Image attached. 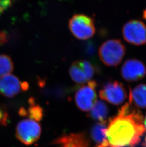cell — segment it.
Masks as SVG:
<instances>
[{
	"instance_id": "6da1fadb",
	"label": "cell",
	"mask_w": 146,
	"mask_h": 147,
	"mask_svg": "<svg viewBox=\"0 0 146 147\" xmlns=\"http://www.w3.org/2000/svg\"><path fill=\"white\" fill-rule=\"evenodd\" d=\"M141 112L126 103L110 119L106 135L110 147H134L145 132Z\"/></svg>"
},
{
	"instance_id": "7a4b0ae2",
	"label": "cell",
	"mask_w": 146,
	"mask_h": 147,
	"mask_svg": "<svg viewBox=\"0 0 146 147\" xmlns=\"http://www.w3.org/2000/svg\"><path fill=\"white\" fill-rule=\"evenodd\" d=\"M126 48L118 39L109 40L102 43L99 50L100 59L103 64L110 67L120 64L125 55Z\"/></svg>"
},
{
	"instance_id": "3957f363",
	"label": "cell",
	"mask_w": 146,
	"mask_h": 147,
	"mask_svg": "<svg viewBox=\"0 0 146 147\" xmlns=\"http://www.w3.org/2000/svg\"><path fill=\"white\" fill-rule=\"evenodd\" d=\"M69 27L73 35L81 40L90 39L95 34L94 20L84 14L74 15L69 20Z\"/></svg>"
},
{
	"instance_id": "277c9868",
	"label": "cell",
	"mask_w": 146,
	"mask_h": 147,
	"mask_svg": "<svg viewBox=\"0 0 146 147\" xmlns=\"http://www.w3.org/2000/svg\"><path fill=\"white\" fill-rule=\"evenodd\" d=\"M41 132V127L37 121L25 119L19 121L17 126L16 136L24 144L29 145L39 140Z\"/></svg>"
},
{
	"instance_id": "5b68a950",
	"label": "cell",
	"mask_w": 146,
	"mask_h": 147,
	"mask_svg": "<svg viewBox=\"0 0 146 147\" xmlns=\"http://www.w3.org/2000/svg\"><path fill=\"white\" fill-rule=\"evenodd\" d=\"M122 32L124 40L130 44L139 46L146 43V25L142 21H129L123 27Z\"/></svg>"
},
{
	"instance_id": "8992f818",
	"label": "cell",
	"mask_w": 146,
	"mask_h": 147,
	"mask_svg": "<svg viewBox=\"0 0 146 147\" xmlns=\"http://www.w3.org/2000/svg\"><path fill=\"white\" fill-rule=\"evenodd\" d=\"M96 82L90 80L87 84L82 86L76 92L74 98L76 104L80 110L89 111L97 101Z\"/></svg>"
},
{
	"instance_id": "52a82bcc",
	"label": "cell",
	"mask_w": 146,
	"mask_h": 147,
	"mask_svg": "<svg viewBox=\"0 0 146 147\" xmlns=\"http://www.w3.org/2000/svg\"><path fill=\"white\" fill-rule=\"evenodd\" d=\"M100 97L111 104L119 105L123 103L127 98L125 88L118 81L108 82L99 92Z\"/></svg>"
},
{
	"instance_id": "ba28073f",
	"label": "cell",
	"mask_w": 146,
	"mask_h": 147,
	"mask_svg": "<svg viewBox=\"0 0 146 147\" xmlns=\"http://www.w3.org/2000/svg\"><path fill=\"white\" fill-rule=\"evenodd\" d=\"M29 87L26 82H21L15 75L9 74L0 77V94L7 98L14 97Z\"/></svg>"
},
{
	"instance_id": "9c48e42d",
	"label": "cell",
	"mask_w": 146,
	"mask_h": 147,
	"mask_svg": "<svg viewBox=\"0 0 146 147\" xmlns=\"http://www.w3.org/2000/svg\"><path fill=\"white\" fill-rule=\"evenodd\" d=\"M121 76L126 81L134 82L143 79L146 75V67L143 63L135 59L124 62L121 70Z\"/></svg>"
},
{
	"instance_id": "30bf717a",
	"label": "cell",
	"mask_w": 146,
	"mask_h": 147,
	"mask_svg": "<svg viewBox=\"0 0 146 147\" xmlns=\"http://www.w3.org/2000/svg\"><path fill=\"white\" fill-rule=\"evenodd\" d=\"M107 129L106 122L97 123L92 128L91 137L96 145V147H110L106 135Z\"/></svg>"
},
{
	"instance_id": "8fae6325",
	"label": "cell",
	"mask_w": 146,
	"mask_h": 147,
	"mask_svg": "<svg viewBox=\"0 0 146 147\" xmlns=\"http://www.w3.org/2000/svg\"><path fill=\"white\" fill-rule=\"evenodd\" d=\"M130 104H133L139 108H146V84H141L130 89Z\"/></svg>"
},
{
	"instance_id": "7c38bea8",
	"label": "cell",
	"mask_w": 146,
	"mask_h": 147,
	"mask_svg": "<svg viewBox=\"0 0 146 147\" xmlns=\"http://www.w3.org/2000/svg\"><path fill=\"white\" fill-rule=\"evenodd\" d=\"M61 147H89L88 142L83 135L72 134L59 140Z\"/></svg>"
},
{
	"instance_id": "4fadbf2b",
	"label": "cell",
	"mask_w": 146,
	"mask_h": 147,
	"mask_svg": "<svg viewBox=\"0 0 146 147\" xmlns=\"http://www.w3.org/2000/svg\"><path fill=\"white\" fill-rule=\"evenodd\" d=\"M108 115V107L106 103L101 100H97L90 113L92 119L100 122H106Z\"/></svg>"
},
{
	"instance_id": "5bb4252c",
	"label": "cell",
	"mask_w": 146,
	"mask_h": 147,
	"mask_svg": "<svg viewBox=\"0 0 146 147\" xmlns=\"http://www.w3.org/2000/svg\"><path fill=\"white\" fill-rule=\"evenodd\" d=\"M69 72L71 78L76 83L81 84L88 82L79 61H76L72 63Z\"/></svg>"
},
{
	"instance_id": "9a60e30c",
	"label": "cell",
	"mask_w": 146,
	"mask_h": 147,
	"mask_svg": "<svg viewBox=\"0 0 146 147\" xmlns=\"http://www.w3.org/2000/svg\"><path fill=\"white\" fill-rule=\"evenodd\" d=\"M30 107L29 108L28 111L24 110L23 108L21 109L19 111V114L21 115H29L30 119H33L36 121H40L42 120L43 117V110L42 107L36 104L35 103L34 100L33 98L30 99Z\"/></svg>"
},
{
	"instance_id": "2e32d148",
	"label": "cell",
	"mask_w": 146,
	"mask_h": 147,
	"mask_svg": "<svg viewBox=\"0 0 146 147\" xmlns=\"http://www.w3.org/2000/svg\"><path fill=\"white\" fill-rule=\"evenodd\" d=\"M14 69V64L10 56L0 54V77L9 74Z\"/></svg>"
},
{
	"instance_id": "e0dca14e",
	"label": "cell",
	"mask_w": 146,
	"mask_h": 147,
	"mask_svg": "<svg viewBox=\"0 0 146 147\" xmlns=\"http://www.w3.org/2000/svg\"><path fill=\"white\" fill-rule=\"evenodd\" d=\"M79 62L87 80L88 81H90L96 72L95 67L90 61L86 60H79Z\"/></svg>"
},
{
	"instance_id": "ac0fdd59",
	"label": "cell",
	"mask_w": 146,
	"mask_h": 147,
	"mask_svg": "<svg viewBox=\"0 0 146 147\" xmlns=\"http://www.w3.org/2000/svg\"><path fill=\"white\" fill-rule=\"evenodd\" d=\"M8 121V113L3 107L0 106V124L7 125Z\"/></svg>"
},
{
	"instance_id": "d6986e66",
	"label": "cell",
	"mask_w": 146,
	"mask_h": 147,
	"mask_svg": "<svg viewBox=\"0 0 146 147\" xmlns=\"http://www.w3.org/2000/svg\"><path fill=\"white\" fill-rule=\"evenodd\" d=\"M11 0H0V16L11 7Z\"/></svg>"
},
{
	"instance_id": "ffe728a7",
	"label": "cell",
	"mask_w": 146,
	"mask_h": 147,
	"mask_svg": "<svg viewBox=\"0 0 146 147\" xmlns=\"http://www.w3.org/2000/svg\"><path fill=\"white\" fill-rule=\"evenodd\" d=\"M8 42V36L5 32H0V45L5 44Z\"/></svg>"
},
{
	"instance_id": "44dd1931",
	"label": "cell",
	"mask_w": 146,
	"mask_h": 147,
	"mask_svg": "<svg viewBox=\"0 0 146 147\" xmlns=\"http://www.w3.org/2000/svg\"><path fill=\"white\" fill-rule=\"evenodd\" d=\"M142 17L144 19L146 20V10H144L143 12V15H142Z\"/></svg>"
},
{
	"instance_id": "7402d4cb",
	"label": "cell",
	"mask_w": 146,
	"mask_h": 147,
	"mask_svg": "<svg viewBox=\"0 0 146 147\" xmlns=\"http://www.w3.org/2000/svg\"><path fill=\"white\" fill-rule=\"evenodd\" d=\"M142 147H146V136L145 137V139L144 142H143V143L142 144Z\"/></svg>"
},
{
	"instance_id": "603a6c76",
	"label": "cell",
	"mask_w": 146,
	"mask_h": 147,
	"mask_svg": "<svg viewBox=\"0 0 146 147\" xmlns=\"http://www.w3.org/2000/svg\"><path fill=\"white\" fill-rule=\"evenodd\" d=\"M144 126V128H145V130H146V116L145 117V119L144 120V123H143Z\"/></svg>"
}]
</instances>
